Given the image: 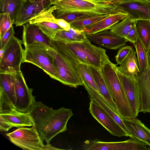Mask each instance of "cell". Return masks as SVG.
Here are the masks:
<instances>
[{"mask_svg": "<svg viewBox=\"0 0 150 150\" xmlns=\"http://www.w3.org/2000/svg\"><path fill=\"white\" fill-rule=\"evenodd\" d=\"M23 1L0 0V13H8L14 24Z\"/></svg>", "mask_w": 150, "mask_h": 150, "instance_id": "28", "label": "cell"}, {"mask_svg": "<svg viewBox=\"0 0 150 150\" xmlns=\"http://www.w3.org/2000/svg\"><path fill=\"white\" fill-rule=\"evenodd\" d=\"M87 92L90 100H92L96 103L106 111L124 129L128 135L132 137L129 130L124 123L122 118L115 112L105 102L100 94L86 86H84Z\"/></svg>", "mask_w": 150, "mask_h": 150, "instance_id": "24", "label": "cell"}, {"mask_svg": "<svg viewBox=\"0 0 150 150\" xmlns=\"http://www.w3.org/2000/svg\"><path fill=\"white\" fill-rule=\"evenodd\" d=\"M136 53V51L133 49L120 66L117 67L118 70L127 76L131 78L135 77L140 72Z\"/></svg>", "mask_w": 150, "mask_h": 150, "instance_id": "25", "label": "cell"}, {"mask_svg": "<svg viewBox=\"0 0 150 150\" xmlns=\"http://www.w3.org/2000/svg\"><path fill=\"white\" fill-rule=\"evenodd\" d=\"M63 150V149H59L55 148L50 143H47L46 145H45V146L43 148V150Z\"/></svg>", "mask_w": 150, "mask_h": 150, "instance_id": "41", "label": "cell"}, {"mask_svg": "<svg viewBox=\"0 0 150 150\" xmlns=\"http://www.w3.org/2000/svg\"><path fill=\"white\" fill-rule=\"evenodd\" d=\"M116 65L109 60L100 69L103 76L122 118L134 117L117 71Z\"/></svg>", "mask_w": 150, "mask_h": 150, "instance_id": "3", "label": "cell"}, {"mask_svg": "<svg viewBox=\"0 0 150 150\" xmlns=\"http://www.w3.org/2000/svg\"><path fill=\"white\" fill-rule=\"evenodd\" d=\"M6 135L12 143L23 150H43L45 145L34 125L30 128H18Z\"/></svg>", "mask_w": 150, "mask_h": 150, "instance_id": "8", "label": "cell"}, {"mask_svg": "<svg viewBox=\"0 0 150 150\" xmlns=\"http://www.w3.org/2000/svg\"><path fill=\"white\" fill-rule=\"evenodd\" d=\"M57 19L64 20L70 24L75 21L85 18L97 16L89 13L79 12L58 11H54L53 13Z\"/></svg>", "mask_w": 150, "mask_h": 150, "instance_id": "30", "label": "cell"}, {"mask_svg": "<svg viewBox=\"0 0 150 150\" xmlns=\"http://www.w3.org/2000/svg\"><path fill=\"white\" fill-rule=\"evenodd\" d=\"M117 71L134 117L141 111V102L139 89L136 77L131 78L124 75L117 68Z\"/></svg>", "mask_w": 150, "mask_h": 150, "instance_id": "15", "label": "cell"}, {"mask_svg": "<svg viewBox=\"0 0 150 150\" xmlns=\"http://www.w3.org/2000/svg\"><path fill=\"white\" fill-rule=\"evenodd\" d=\"M13 23L9 14L8 13H0V39L13 26Z\"/></svg>", "mask_w": 150, "mask_h": 150, "instance_id": "33", "label": "cell"}, {"mask_svg": "<svg viewBox=\"0 0 150 150\" xmlns=\"http://www.w3.org/2000/svg\"><path fill=\"white\" fill-rule=\"evenodd\" d=\"M65 44L81 63L100 69L109 59L106 50L93 45L87 37L81 42Z\"/></svg>", "mask_w": 150, "mask_h": 150, "instance_id": "5", "label": "cell"}, {"mask_svg": "<svg viewBox=\"0 0 150 150\" xmlns=\"http://www.w3.org/2000/svg\"><path fill=\"white\" fill-rule=\"evenodd\" d=\"M105 1V0H104Z\"/></svg>", "mask_w": 150, "mask_h": 150, "instance_id": "44", "label": "cell"}, {"mask_svg": "<svg viewBox=\"0 0 150 150\" xmlns=\"http://www.w3.org/2000/svg\"><path fill=\"white\" fill-rule=\"evenodd\" d=\"M115 3L119 10L132 20L150 21V0H120Z\"/></svg>", "mask_w": 150, "mask_h": 150, "instance_id": "14", "label": "cell"}, {"mask_svg": "<svg viewBox=\"0 0 150 150\" xmlns=\"http://www.w3.org/2000/svg\"><path fill=\"white\" fill-rule=\"evenodd\" d=\"M48 47L35 42L25 47L23 63H30L41 68L51 78L59 81V76L52 58L48 53Z\"/></svg>", "mask_w": 150, "mask_h": 150, "instance_id": "6", "label": "cell"}, {"mask_svg": "<svg viewBox=\"0 0 150 150\" xmlns=\"http://www.w3.org/2000/svg\"><path fill=\"white\" fill-rule=\"evenodd\" d=\"M54 0H23L14 23L16 26L28 22L32 18L49 9Z\"/></svg>", "mask_w": 150, "mask_h": 150, "instance_id": "11", "label": "cell"}, {"mask_svg": "<svg viewBox=\"0 0 150 150\" xmlns=\"http://www.w3.org/2000/svg\"><path fill=\"white\" fill-rule=\"evenodd\" d=\"M47 51L53 58L59 76V81L76 88L83 83L76 68L81 63L70 51L65 43L51 39Z\"/></svg>", "mask_w": 150, "mask_h": 150, "instance_id": "2", "label": "cell"}, {"mask_svg": "<svg viewBox=\"0 0 150 150\" xmlns=\"http://www.w3.org/2000/svg\"><path fill=\"white\" fill-rule=\"evenodd\" d=\"M13 126L6 121L2 117L0 116V130L2 131H8Z\"/></svg>", "mask_w": 150, "mask_h": 150, "instance_id": "39", "label": "cell"}, {"mask_svg": "<svg viewBox=\"0 0 150 150\" xmlns=\"http://www.w3.org/2000/svg\"><path fill=\"white\" fill-rule=\"evenodd\" d=\"M12 73L15 79L16 108L20 112L30 113L36 101L33 89L27 85L21 71Z\"/></svg>", "mask_w": 150, "mask_h": 150, "instance_id": "10", "label": "cell"}, {"mask_svg": "<svg viewBox=\"0 0 150 150\" xmlns=\"http://www.w3.org/2000/svg\"><path fill=\"white\" fill-rule=\"evenodd\" d=\"M136 25L138 37L147 51L150 45V21L137 20Z\"/></svg>", "mask_w": 150, "mask_h": 150, "instance_id": "27", "label": "cell"}, {"mask_svg": "<svg viewBox=\"0 0 150 150\" xmlns=\"http://www.w3.org/2000/svg\"><path fill=\"white\" fill-rule=\"evenodd\" d=\"M53 39L65 43L82 41L76 38L73 34L64 30L58 31Z\"/></svg>", "mask_w": 150, "mask_h": 150, "instance_id": "34", "label": "cell"}, {"mask_svg": "<svg viewBox=\"0 0 150 150\" xmlns=\"http://www.w3.org/2000/svg\"><path fill=\"white\" fill-rule=\"evenodd\" d=\"M133 49L132 47L130 45H125L119 48L115 57L117 64H121Z\"/></svg>", "mask_w": 150, "mask_h": 150, "instance_id": "35", "label": "cell"}, {"mask_svg": "<svg viewBox=\"0 0 150 150\" xmlns=\"http://www.w3.org/2000/svg\"><path fill=\"white\" fill-rule=\"evenodd\" d=\"M133 44L137 56L140 70L139 72L144 73L147 69L148 65L147 51L138 37L136 42Z\"/></svg>", "mask_w": 150, "mask_h": 150, "instance_id": "31", "label": "cell"}, {"mask_svg": "<svg viewBox=\"0 0 150 150\" xmlns=\"http://www.w3.org/2000/svg\"><path fill=\"white\" fill-rule=\"evenodd\" d=\"M89 66L103 99L111 109L118 114L115 103L100 69L93 66Z\"/></svg>", "mask_w": 150, "mask_h": 150, "instance_id": "23", "label": "cell"}, {"mask_svg": "<svg viewBox=\"0 0 150 150\" xmlns=\"http://www.w3.org/2000/svg\"><path fill=\"white\" fill-rule=\"evenodd\" d=\"M30 113L34 125L47 143H50L57 134L67 131L68 122L73 115L70 109L62 107L53 109L36 101Z\"/></svg>", "mask_w": 150, "mask_h": 150, "instance_id": "1", "label": "cell"}, {"mask_svg": "<svg viewBox=\"0 0 150 150\" xmlns=\"http://www.w3.org/2000/svg\"><path fill=\"white\" fill-rule=\"evenodd\" d=\"M15 32L13 26L4 34L2 38L0 39V50H3L8 42L13 36H14Z\"/></svg>", "mask_w": 150, "mask_h": 150, "instance_id": "36", "label": "cell"}, {"mask_svg": "<svg viewBox=\"0 0 150 150\" xmlns=\"http://www.w3.org/2000/svg\"><path fill=\"white\" fill-rule=\"evenodd\" d=\"M137 38L138 35L136 25L130 30L125 38L127 41L134 44L136 42Z\"/></svg>", "mask_w": 150, "mask_h": 150, "instance_id": "37", "label": "cell"}, {"mask_svg": "<svg viewBox=\"0 0 150 150\" xmlns=\"http://www.w3.org/2000/svg\"><path fill=\"white\" fill-rule=\"evenodd\" d=\"M145 143L133 137L128 140L121 142H104L97 139L87 140L82 145L83 150H143Z\"/></svg>", "mask_w": 150, "mask_h": 150, "instance_id": "9", "label": "cell"}, {"mask_svg": "<svg viewBox=\"0 0 150 150\" xmlns=\"http://www.w3.org/2000/svg\"><path fill=\"white\" fill-rule=\"evenodd\" d=\"M128 14L122 11L113 14L95 23L86 27L83 30L86 35L108 30L113 25L126 18Z\"/></svg>", "mask_w": 150, "mask_h": 150, "instance_id": "21", "label": "cell"}, {"mask_svg": "<svg viewBox=\"0 0 150 150\" xmlns=\"http://www.w3.org/2000/svg\"><path fill=\"white\" fill-rule=\"evenodd\" d=\"M58 11L79 12L96 15L112 14L121 11L114 2L99 0H54Z\"/></svg>", "mask_w": 150, "mask_h": 150, "instance_id": "4", "label": "cell"}, {"mask_svg": "<svg viewBox=\"0 0 150 150\" xmlns=\"http://www.w3.org/2000/svg\"><path fill=\"white\" fill-rule=\"evenodd\" d=\"M86 36L90 41L100 47L110 50H117L126 45L127 42L125 38L115 35L109 30L86 35Z\"/></svg>", "mask_w": 150, "mask_h": 150, "instance_id": "17", "label": "cell"}, {"mask_svg": "<svg viewBox=\"0 0 150 150\" xmlns=\"http://www.w3.org/2000/svg\"><path fill=\"white\" fill-rule=\"evenodd\" d=\"M112 14L95 16L79 19L71 23V27L83 30L86 27L95 23Z\"/></svg>", "mask_w": 150, "mask_h": 150, "instance_id": "32", "label": "cell"}, {"mask_svg": "<svg viewBox=\"0 0 150 150\" xmlns=\"http://www.w3.org/2000/svg\"><path fill=\"white\" fill-rule=\"evenodd\" d=\"M148 57V65L150 69V45L147 51Z\"/></svg>", "mask_w": 150, "mask_h": 150, "instance_id": "42", "label": "cell"}, {"mask_svg": "<svg viewBox=\"0 0 150 150\" xmlns=\"http://www.w3.org/2000/svg\"><path fill=\"white\" fill-rule=\"evenodd\" d=\"M0 116L13 127L21 128L34 125V122L30 112H21L16 109H13L0 112Z\"/></svg>", "mask_w": 150, "mask_h": 150, "instance_id": "22", "label": "cell"}, {"mask_svg": "<svg viewBox=\"0 0 150 150\" xmlns=\"http://www.w3.org/2000/svg\"><path fill=\"white\" fill-rule=\"evenodd\" d=\"M22 26V41L25 47L36 42L50 47L51 38L45 34L37 25L28 22Z\"/></svg>", "mask_w": 150, "mask_h": 150, "instance_id": "18", "label": "cell"}, {"mask_svg": "<svg viewBox=\"0 0 150 150\" xmlns=\"http://www.w3.org/2000/svg\"><path fill=\"white\" fill-rule=\"evenodd\" d=\"M137 21L132 20L128 16L122 21L116 24L109 30L115 35L125 38L130 30L136 25Z\"/></svg>", "mask_w": 150, "mask_h": 150, "instance_id": "29", "label": "cell"}, {"mask_svg": "<svg viewBox=\"0 0 150 150\" xmlns=\"http://www.w3.org/2000/svg\"><path fill=\"white\" fill-rule=\"evenodd\" d=\"M22 40L14 36L7 43L3 50H0V71L13 72L21 71L24 58Z\"/></svg>", "mask_w": 150, "mask_h": 150, "instance_id": "7", "label": "cell"}, {"mask_svg": "<svg viewBox=\"0 0 150 150\" xmlns=\"http://www.w3.org/2000/svg\"><path fill=\"white\" fill-rule=\"evenodd\" d=\"M136 78L141 95V112L150 113V69L149 65L145 72H139Z\"/></svg>", "mask_w": 150, "mask_h": 150, "instance_id": "19", "label": "cell"}, {"mask_svg": "<svg viewBox=\"0 0 150 150\" xmlns=\"http://www.w3.org/2000/svg\"><path fill=\"white\" fill-rule=\"evenodd\" d=\"M104 0L106 1H111V2H115L119 1L120 0Z\"/></svg>", "mask_w": 150, "mask_h": 150, "instance_id": "43", "label": "cell"}, {"mask_svg": "<svg viewBox=\"0 0 150 150\" xmlns=\"http://www.w3.org/2000/svg\"><path fill=\"white\" fill-rule=\"evenodd\" d=\"M55 22L64 30L68 31L71 28L70 25L65 20L62 19H54Z\"/></svg>", "mask_w": 150, "mask_h": 150, "instance_id": "40", "label": "cell"}, {"mask_svg": "<svg viewBox=\"0 0 150 150\" xmlns=\"http://www.w3.org/2000/svg\"><path fill=\"white\" fill-rule=\"evenodd\" d=\"M15 79L12 72L0 71V111L16 109Z\"/></svg>", "mask_w": 150, "mask_h": 150, "instance_id": "12", "label": "cell"}, {"mask_svg": "<svg viewBox=\"0 0 150 150\" xmlns=\"http://www.w3.org/2000/svg\"><path fill=\"white\" fill-rule=\"evenodd\" d=\"M68 31L73 34L76 38L81 41H82L87 38L85 32L83 30H80L71 27Z\"/></svg>", "mask_w": 150, "mask_h": 150, "instance_id": "38", "label": "cell"}, {"mask_svg": "<svg viewBox=\"0 0 150 150\" xmlns=\"http://www.w3.org/2000/svg\"><path fill=\"white\" fill-rule=\"evenodd\" d=\"M124 123L132 137L142 141L150 146V129L136 117L122 118Z\"/></svg>", "mask_w": 150, "mask_h": 150, "instance_id": "20", "label": "cell"}, {"mask_svg": "<svg viewBox=\"0 0 150 150\" xmlns=\"http://www.w3.org/2000/svg\"><path fill=\"white\" fill-rule=\"evenodd\" d=\"M76 68L82 80L84 86H87L97 92H100L88 65L80 63Z\"/></svg>", "mask_w": 150, "mask_h": 150, "instance_id": "26", "label": "cell"}, {"mask_svg": "<svg viewBox=\"0 0 150 150\" xmlns=\"http://www.w3.org/2000/svg\"><path fill=\"white\" fill-rule=\"evenodd\" d=\"M89 110L92 116L112 135L120 137L128 135L114 119L93 100L89 103Z\"/></svg>", "mask_w": 150, "mask_h": 150, "instance_id": "13", "label": "cell"}, {"mask_svg": "<svg viewBox=\"0 0 150 150\" xmlns=\"http://www.w3.org/2000/svg\"><path fill=\"white\" fill-rule=\"evenodd\" d=\"M55 9V7L52 5L28 22L37 25L45 34L52 39L58 31L64 30L55 22V18L53 13Z\"/></svg>", "mask_w": 150, "mask_h": 150, "instance_id": "16", "label": "cell"}]
</instances>
